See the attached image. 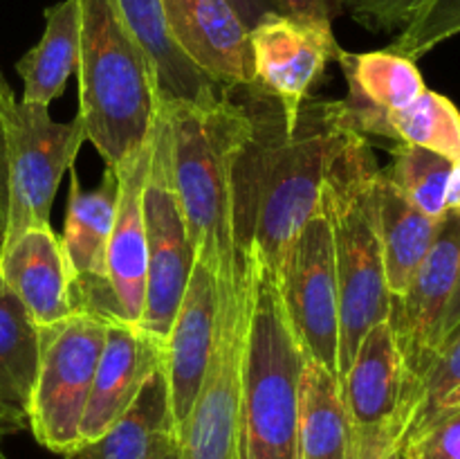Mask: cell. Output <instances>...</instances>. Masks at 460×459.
<instances>
[{"mask_svg": "<svg viewBox=\"0 0 460 459\" xmlns=\"http://www.w3.org/2000/svg\"><path fill=\"white\" fill-rule=\"evenodd\" d=\"M164 345L137 322L108 320L106 342L81 423L84 444L102 436L128 410L144 382L164 363Z\"/></svg>", "mask_w": 460, "mask_h": 459, "instance_id": "obj_16", "label": "cell"}, {"mask_svg": "<svg viewBox=\"0 0 460 459\" xmlns=\"http://www.w3.org/2000/svg\"><path fill=\"white\" fill-rule=\"evenodd\" d=\"M153 130L146 142L128 153L117 171V202L111 241L106 252V274L119 306L121 318L137 322L146 295V230H144V184L151 165Z\"/></svg>", "mask_w": 460, "mask_h": 459, "instance_id": "obj_17", "label": "cell"}, {"mask_svg": "<svg viewBox=\"0 0 460 459\" xmlns=\"http://www.w3.org/2000/svg\"><path fill=\"white\" fill-rule=\"evenodd\" d=\"M447 210H460V158H454L449 171L447 194H445V212Z\"/></svg>", "mask_w": 460, "mask_h": 459, "instance_id": "obj_35", "label": "cell"}, {"mask_svg": "<svg viewBox=\"0 0 460 459\" xmlns=\"http://www.w3.org/2000/svg\"><path fill=\"white\" fill-rule=\"evenodd\" d=\"M454 405H460V387L456 392H452V394L447 396V400H445L440 408H454ZM436 412H438V410H436Z\"/></svg>", "mask_w": 460, "mask_h": 459, "instance_id": "obj_40", "label": "cell"}, {"mask_svg": "<svg viewBox=\"0 0 460 459\" xmlns=\"http://www.w3.org/2000/svg\"><path fill=\"white\" fill-rule=\"evenodd\" d=\"M21 430H25V426H22L21 421H16L13 417H9L7 412H3V410H0V459H7V454H4V450H3L4 436L16 435V432H21Z\"/></svg>", "mask_w": 460, "mask_h": 459, "instance_id": "obj_37", "label": "cell"}, {"mask_svg": "<svg viewBox=\"0 0 460 459\" xmlns=\"http://www.w3.org/2000/svg\"><path fill=\"white\" fill-rule=\"evenodd\" d=\"M245 327V286L236 273L220 282L218 338L196 405L180 432V459H241L238 454V399Z\"/></svg>", "mask_w": 460, "mask_h": 459, "instance_id": "obj_10", "label": "cell"}, {"mask_svg": "<svg viewBox=\"0 0 460 459\" xmlns=\"http://www.w3.org/2000/svg\"><path fill=\"white\" fill-rule=\"evenodd\" d=\"M386 140L460 158V111L445 94L425 90L404 108L386 112Z\"/></svg>", "mask_w": 460, "mask_h": 459, "instance_id": "obj_26", "label": "cell"}, {"mask_svg": "<svg viewBox=\"0 0 460 459\" xmlns=\"http://www.w3.org/2000/svg\"><path fill=\"white\" fill-rule=\"evenodd\" d=\"M389 459H404V457H402V453H400V454H394V457H389Z\"/></svg>", "mask_w": 460, "mask_h": 459, "instance_id": "obj_42", "label": "cell"}, {"mask_svg": "<svg viewBox=\"0 0 460 459\" xmlns=\"http://www.w3.org/2000/svg\"><path fill=\"white\" fill-rule=\"evenodd\" d=\"M108 320L76 310L39 327V369L27 405V428L43 448L72 459L84 446L81 423L93 390Z\"/></svg>", "mask_w": 460, "mask_h": 459, "instance_id": "obj_6", "label": "cell"}, {"mask_svg": "<svg viewBox=\"0 0 460 459\" xmlns=\"http://www.w3.org/2000/svg\"><path fill=\"white\" fill-rule=\"evenodd\" d=\"M39 349V327L0 279V410L25 428Z\"/></svg>", "mask_w": 460, "mask_h": 459, "instance_id": "obj_25", "label": "cell"}, {"mask_svg": "<svg viewBox=\"0 0 460 459\" xmlns=\"http://www.w3.org/2000/svg\"><path fill=\"white\" fill-rule=\"evenodd\" d=\"M460 387V338H454L431 360L429 369L420 378L413 394V423L411 430L420 426L425 418H429L440 405L447 400L452 392ZM409 430V432H411Z\"/></svg>", "mask_w": 460, "mask_h": 459, "instance_id": "obj_29", "label": "cell"}, {"mask_svg": "<svg viewBox=\"0 0 460 459\" xmlns=\"http://www.w3.org/2000/svg\"><path fill=\"white\" fill-rule=\"evenodd\" d=\"M164 363L151 374L124 414L72 459H155L178 444Z\"/></svg>", "mask_w": 460, "mask_h": 459, "instance_id": "obj_20", "label": "cell"}, {"mask_svg": "<svg viewBox=\"0 0 460 459\" xmlns=\"http://www.w3.org/2000/svg\"><path fill=\"white\" fill-rule=\"evenodd\" d=\"M117 184L119 183H117L115 166L106 165L102 183L94 189L81 187L79 176L70 169V196H67L66 225L61 237L75 279L76 310H85L103 320L121 318L106 274V252L112 220H115Z\"/></svg>", "mask_w": 460, "mask_h": 459, "instance_id": "obj_13", "label": "cell"}, {"mask_svg": "<svg viewBox=\"0 0 460 459\" xmlns=\"http://www.w3.org/2000/svg\"><path fill=\"white\" fill-rule=\"evenodd\" d=\"M155 459H180V441H178V444L171 446L169 450H164V453H162L160 457H155Z\"/></svg>", "mask_w": 460, "mask_h": 459, "instance_id": "obj_39", "label": "cell"}, {"mask_svg": "<svg viewBox=\"0 0 460 459\" xmlns=\"http://www.w3.org/2000/svg\"><path fill=\"white\" fill-rule=\"evenodd\" d=\"M376 201L386 288L391 297H400L425 261L440 219L422 214L382 169L377 176Z\"/></svg>", "mask_w": 460, "mask_h": 459, "instance_id": "obj_22", "label": "cell"}, {"mask_svg": "<svg viewBox=\"0 0 460 459\" xmlns=\"http://www.w3.org/2000/svg\"><path fill=\"white\" fill-rule=\"evenodd\" d=\"M171 129V166L196 259L218 282L238 268L234 237V174L252 133L245 104L223 90L202 102L162 99Z\"/></svg>", "mask_w": 460, "mask_h": 459, "instance_id": "obj_2", "label": "cell"}, {"mask_svg": "<svg viewBox=\"0 0 460 459\" xmlns=\"http://www.w3.org/2000/svg\"><path fill=\"white\" fill-rule=\"evenodd\" d=\"M0 198L7 201V151H4L3 133H0Z\"/></svg>", "mask_w": 460, "mask_h": 459, "instance_id": "obj_38", "label": "cell"}, {"mask_svg": "<svg viewBox=\"0 0 460 459\" xmlns=\"http://www.w3.org/2000/svg\"><path fill=\"white\" fill-rule=\"evenodd\" d=\"M245 104L252 133L234 174L236 250H252L277 277L288 248L319 210L331 166L350 133L332 99L308 97L288 126L274 99L254 90Z\"/></svg>", "mask_w": 460, "mask_h": 459, "instance_id": "obj_1", "label": "cell"}, {"mask_svg": "<svg viewBox=\"0 0 460 459\" xmlns=\"http://www.w3.org/2000/svg\"><path fill=\"white\" fill-rule=\"evenodd\" d=\"M458 324H460V261H458L456 286H454L452 300H449L447 313H445V320H443V331H440V346H443V342L447 340L449 336H452L454 328H456ZM440 346H438V349H440Z\"/></svg>", "mask_w": 460, "mask_h": 459, "instance_id": "obj_34", "label": "cell"}, {"mask_svg": "<svg viewBox=\"0 0 460 459\" xmlns=\"http://www.w3.org/2000/svg\"><path fill=\"white\" fill-rule=\"evenodd\" d=\"M0 279L36 327H49L76 313L75 279L52 225L30 228L0 246Z\"/></svg>", "mask_w": 460, "mask_h": 459, "instance_id": "obj_18", "label": "cell"}, {"mask_svg": "<svg viewBox=\"0 0 460 459\" xmlns=\"http://www.w3.org/2000/svg\"><path fill=\"white\" fill-rule=\"evenodd\" d=\"M0 201H3V198H0ZM4 202H7V201H4Z\"/></svg>", "mask_w": 460, "mask_h": 459, "instance_id": "obj_43", "label": "cell"}, {"mask_svg": "<svg viewBox=\"0 0 460 459\" xmlns=\"http://www.w3.org/2000/svg\"><path fill=\"white\" fill-rule=\"evenodd\" d=\"M85 142L81 120L54 122L49 106L18 102L4 124L7 151V216L3 243L30 228L49 223L61 178ZM0 243V246H3Z\"/></svg>", "mask_w": 460, "mask_h": 459, "instance_id": "obj_8", "label": "cell"}, {"mask_svg": "<svg viewBox=\"0 0 460 459\" xmlns=\"http://www.w3.org/2000/svg\"><path fill=\"white\" fill-rule=\"evenodd\" d=\"M458 34L460 0H425L386 50L416 61Z\"/></svg>", "mask_w": 460, "mask_h": 459, "instance_id": "obj_28", "label": "cell"}, {"mask_svg": "<svg viewBox=\"0 0 460 459\" xmlns=\"http://www.w3.org/2000/svg\"><path fill=\"white\" fill-rule=\"evenodd\" d=\"M344 12L368 32H400L425 0H341Z\"/></svg>", "mask_w": 460, "mask_h": 459, "instance_id": "obj_31", "label": "cell"}, {"mask_svg": "<svg viewBox=\"0 0 460 459\" xmlns=\"http://www.w3.org/2000/svg\"><path fill=\"white\" fill-rule=\"evenodd\" d=\"M454 338H460V324H458V327H456V328H454V333H452V336H449V338H447V340H445V342H443V346H445V345H447V342H452V340H454ZM438 351H440V349H438Z\"/></svg>", "mask_w": 460, "mask_h": 459, "instance_id": "obj_41", "label": "cell"}, {"mask_svg": "<svg viewBox=\"0 0 460 459\" xmlns=\"http://www.w3.org/2000/svg\"><path fill=\"white\" fill-rule=\"evenodd\" d=\"M121 18L151 58L162 99L202 102L218 94L214 81L178 48L166 25L162 0H115Z\"/></svg>", "mask_w": 460, "mask_h": 459, "instance_id": "obj_21", "label": "cell"}, {"mask_svg": "<svg viewBox=\"0 0 460 459\" xmlns=\"http://www.w3.org/2000/svg\"><path fill=\"white\" fill-rule=\"evenodd\" d=\"M335 61L349 84L346 97L335 102L337 115L350 133L367 140L382 138L386 112L404 108L427 90L416 61L391 50H340Z\"/></svg>", "mask_w": 460, "mask_h": 459, "instance_id": "obj_19", "label": "cell"}, {"mask_svg": "<svg viewBox=\"0 0 460 459\" xmlns=\"http://www.w3.org/2000/svg\"><path fill=\"white\" fill-rule=\"evenodd\" d=\"M274 279L305 358L340 378V282L332 225L323 198L290 243Z\"/></svg>", "mask_w": 460, "mask_h": 459, "instance_id": "obj_9", "label": "cell"}, {"mask_svg": "<svg viewBox=\"0 0 460 459\" xmlns=\"http://www.w3.org/2000/svg\"><path fill=\"white\" fill-rule=\"evenodd\" d=\"M178 48L216 88H250L254 81L250 30L229 0H162Z\"/></svg>", "mask_w": 460, "mask_h": 459, "instance_id": "obj_15", "label": "cell"}, {"mask_svg": "<svg viewBox=\"0 0 460 459\" xmlns=\"http://www.w3.org/2000/svg\"><path fill=\"white\" fill-rule=\"evenodd\" d=\"M238 259L245 286L238 454L299 459V382L305 354L268 266L252 250H238Z\"/></svg>", "mask_w": 460, "mask_h": 459, "instance_id": "obj_3", "label": "cell"}, {"mask_svg": "<svg viewBox=\"0 0 460 459\" xmlns=\"http://www.w3.org/2000/svg\"><path fill=\"white\" fill-rule=\"evenodd\" d=\"M144 230H146V295H144L139 327L166 342L196 264V250L173 183L171 129L164 102H160V111L153 124L151 165L144 184Z\"/></svg>", "mask_w": 460, "mask_h": 459, "instance_id": "obj_7", "label": "cell"}, {"mask_svg": "<svg viewBox=\"0 0 460 459\" xmlns=\"http://www.w3.org/2000/svg\"><path fill=\"white\" fill-rule=\"evenodd\" d=\"M229 3L236 9V14L245 22L247 30H252L256 22H261L270 14H281V9L274 4V0H229Z\"/></svg>", "mask_w": 460, "mask_h": 459, "instance_id": "obj_33", "label": "cell"}, {"mask_svg": "<svg viewBox=\"0 0 460 459\" xmlns=\"http://www.w3.org/2000/svg\"><path fill=\"white\" fill-rule=\"evenodd\" d=\"M452 162V158L429 148L398 144L394 148V162L382 171L422 214L440 219L445 214V194Z\"/></svg>", "mask_w": 460, "mask_h": 459, "instance_id": "obj_27", "label": "cell"}, {"mask_svg": "<svg viewBox=\"0 0 460 459\" xmlns=\"http://www.w3.org/2000/svg\"><path fill=\"white\" fill-rule=\"evenodd\" d=\"M218 318L220 282L209 266L196 259L164 345V369L178 439L205 382L218 338Z\"/></svg>", "mask_w": 460, "mask_h": 459, "instance_id": "obj_14", "label": "cell"}, {"mask_svg": "<svg viewBox=\"0 0 460 459\" xmlns=\"http://www.w3.org/2000/svg\"><path fill=\"white\" fill-rule=\"evenodd\" d=\"M79 0H61L45 9V30L39 43L16 63L22 79L21 102L49 106L66 90L79 66Z\"/></svg>", "mask_w": 460, "mask_h": 459, "instance_id": "obj_23", "label": "cell"}, {"mask_svg": "<svg viewBox=\"0 0 460 459\" xmlns=\"http://www.w3.org/2000/svg\"><path fill=\"white\" fill-rule=\"evenodd\" d=\"M404 459H460V405L440 408L409 432Z\"/></svg>", "mask_w": 460, "mask_h": 459, "instance_id": "obj_30", "label": "cell"}, {"mask_svg": "<svg viewBox=\"0 0 460 459\" xmlns=\"http://www.w3.org/2000/svg\"><path fill=\"white\" fill-rule=\"evenodd\" d=\"M377 176L380 165L371 142L362 135H350L323 187L340 282V381L353 363L364 333L389 318L394 300L386 288L377 228Z\"/></svg>", "mask_w": 460, "mask_h": 459, "instance_id": "obj_5", "label": "cell"}, {"mask_svg": "<svg viewBox=\"0 0 460 459\" xmlns=\"http://www.w3.org/2000/svg\"><path fill=\"white\" fill-rule=\"evenodd\" d=\"M250 45L254 81L247 90L274 99L286 124L295 126L310 90L341 50L332 27L270 14L250 30Z\"/></svg>", "mask_w": 460, "mask_h": 459, "instance_id": "obj_12", "label": "cell"}, {"mask_svg": "<svg viewBox=\"0 0 460 459\" xmlns=\"http://www.w3.org/2000/svg\"><path fill=\"white\" fill-rule=\"evenodd\" d=\"M79 120L108 166L146 142L160 111L151 58L115 0H79Z\"/></svg>", "mask_w": 460, "mask_h": 459, "instance_id": "obj_4", "label": "cell"}, {"mask_svg": "<svg viewBox=\"0 0 460 459\" xmlns=\"http://www.w3.org/2000/svg\"><path fill=\"white\" fill-rule=\"evenodd\" d=\"M16 99H13V93L12 88L7 86V81H4V76L0 75V133L4 135V124H7L9 115L13 112V108H16Z\"/></svg>", "mask_w": 460, "mask_h": 459, "instance_id": "obj_36", "label": "cell"}, {"mask_svg": "<svg viewBox=\"0 0 460 459\" xmlns=\"http://www.w3.org/2000/svg\"><path fill=\"white\" fill-rule=\"evenodd\" d=\"M281 14L308 22H319V25H331L341 12L344 3L341 0H274Z\"/></svg>", "mask_w": 460, "mask_h": 459, "instance_id": "obj_32", "label": "cell"}, {"mask_svg": "<svg viewBox=\"0 0 460 459\" xmlns=\"http://www.w3.org/2000/svg\"><path fill=\"white\" fill-rule=\"evenodd\" d=\"M349 414L341 381L304 358L299 382V459H346Z\"/></svg>", "mask_w": 460, "mask_h": 459, "instance_id": "obj_24", "label": "cell"}, {"mask_svg": "<svg viewBox=\"0 0 460 459\" xmlns=\"http://www.w3.org/2000/svg\"><path fill=\"white\" fill-rule=\"evenodd\" d=\"M460 261V210H447L438 220L436 238L411 284L391 300V327L409 378V412L413 423V394L436 358L440 331L456 286ZM411 430V428H409ZM409 436V435H407Z\"/></svg>", "mask_w": 460, "mask_h": 459, "instance_id": "obj_11", "label": "cell"}]
</instances>
